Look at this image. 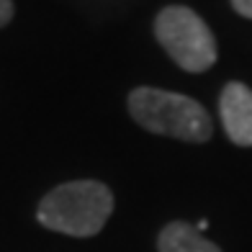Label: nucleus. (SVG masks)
<instances>
[{"instance_id":"3","label":"nucleus","mask_w":252,"mask_h":252,"mask_svg":"<svg viewBox=\"0 0 252 252\" xmlns=\"http://www.w3.org/2000/svg\"><path fill=\"white\" fill-rule=\"evenodd\" d=\"M155 36L186 72H206L216 62V39L198 13L186 5H167L155 18Z\"/></svg>"},{"instance_id":"4","label":"nucleus","mask_w":252,"mask_h":252,"mask_svg":"<svg viewBox=\"0 0 252 252\" xmlns=\"http://www.w3.org/2000/svg\"><path fill=\"white\" fill-rule=\"evenodd\" d=\"M219 113L229 139L239 147H252V90L245 83H229L221 90Z\"/></svg>"},{"instance_id":"6","label":"nucleus","mask_w":252,"mask_h":252,"mask_svg":"<svg viewBox=\"0 0 252 252\" xmlns=\"http://www.w3.org/2000/svg\"><path fill=\"white\" fill-rule=\"evenodd\" d=\"M13 18V3L10 0H0V29Z\"/></svg>"},{"instance_id":"7","label":"nucleus","mask_w":252,"mask_h":252,"mask_svg":"<svg viewBox=\"0 0 252 252\" xmlns=\"http://www.w3.org/2000/svg\"><path fill=\"white\" fill-rule=\"evenodd\" d=\"M232 5L239 16H245V18H252V0H232Z\"/></svg>"},{"instance_id":"1","label":"nucleus","mask_w":252,"mask_h":252,"mask_svg":"<svg viewBox=\"0 0 252 252\" xmlns=\"http://www.w3.org/2000/svg\"><path fill=\"white\" fill-rule=\"evenodd\" d=\"M113 211V193L98 180H72L52 188L41 198L36 219L60 234L93 237Z\"/></svg>"},{"instance_id":"2","label":"nucleus","mask_w":252,"mask_h":252,"mask_svg":"<svg viewBox=\"0 0 252 252\" xmlns=\"http://www.w3.org/2000/svg\"><path fill=\"white\" fill-rule=\"evenodd\" d=\"M131 119L152 134L183 142H206L214 131L211 116L198 100L162 88H136L129 95Z\"/></svg>"},{"instance_id":"5","label":"nucleus","mask_w":252,"mask_h":252,"mask_svg":"<svg viewBox=\"0 0 252 252\" xmlns=\"http://www.w3.org/2000/svg\"><path fill=\"white\" fill-rule=\"evenodd\" d=\"M157 250L159 252H221L196 226H190L186 221L167 224L157 237Z\"/></svg>"}]
</instances>
